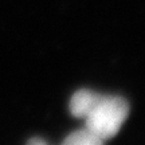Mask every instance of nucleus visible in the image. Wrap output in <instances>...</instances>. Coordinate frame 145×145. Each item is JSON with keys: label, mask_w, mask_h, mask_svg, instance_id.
I'll return each mask as SVG.
<instances>
[{"label": "nucleus", "mask_w": 145, "mask_h": 145, "mask_svg": "<svg viewBox=\"0 0 145 145\" xmlns=\"http://www.w3.org/2000/svg\"><path fill=\"white\" fill-rule=\"evenodd\" d=\"M98 93L88 90V89H81L72 94L70 104H69V109L71 116H74L75 118H85V116L88 114L89 109L91 108V105L94 104V101L97 98Z\"/></svg>", "instance_id": "obj_2"}, {"label": "nucleus", "mask_w": 145, "mask_h": 145, "mask_svg": "<svg viewBox=\"0 0 145 145\" xmlns=\"http://www.w3.org/2000/svg\"><path fill=\"white\" fill-rule=\"evenodd\" d=\"M104 142L105 141L101 140L98 136L83 128L70 133L61 145H104Z\"/></svg>", "instance_id": "obj_3"}, {"label": "nucleus", "mask_w": 145, "mask_h": 145, "mask_svg": "<svg viewBox=\"0 0 145 145\" xmlns=\"http://www.w3.org/2000/svg\"><path fill=\"white\" fill-rule=\"evenodd\" d=\"M27 145H48V144H47L43 138H38V137H35V138H31V140L28 141Z\"/></svg>", "instance_id": "obj_4"}, {"label": "nucleus", "mask_w": 145, "mask_h": 145, "mask_svg": "<svg viewBox=\"0 0 145 145\" xmlns=\"http://www.w3.org/2000/svg\"><path fill=\"white\" fill-rule=\"evenodd\" d=\"M129 114L126 99L118 95L99 94L85 116V128L101 140H110L117 135Z\"/></svg>", "instance_id": "obj_1"}]
</instances>
